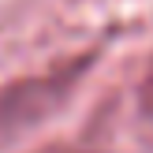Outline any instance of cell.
Here are the masks:
<instances>
[{
    "label": "cell",
    "instance_id": "obj_1",
    "mask_svg": "<svg viewBox=\"0 0 153 153\" xmlns=\"http://www.w3.org/2000/svg\"><path fill=\"white\" fill-rule=\"evenodd\" d=\"M94 60L97 52H79V56L56 60L37 75H22V79L7 82L0 90V146L37 131L52 112H60L90 75Z\"/></svg>",
    "mask_w": 153,
    "mask_h": 153
},
{
    "label": "cell",
    "instance_id": "obj_2",
    "mask_svg": "<svg viewBox=\"0 0 153 153\" xmlns=\"http://www.w3.org/2000/svg\"><path fill=\"white\" fill-rule=\"evenodd\" d=\"M138 108H142L146 120H153V60L146 64V71L138 79Z\"/></svg>",
    "mask_w": 153,
    "mask_h": 153
},
{
    "label": "cell",
    "instance_id": "obj_3",
    "mask_svg": "<svg viewBox=\"0 0 153 153\" xmlns=\"http://www.w3.org/2000/svg\"><path fill=\"white\" fill-rule=\"evenodd\" d=\"M34 153H90V149L71 146V142H56V146H41V149H34Z\"/></svg>",
    "mask_w": 153,
    "mask_h": 153
}]
</instances>
